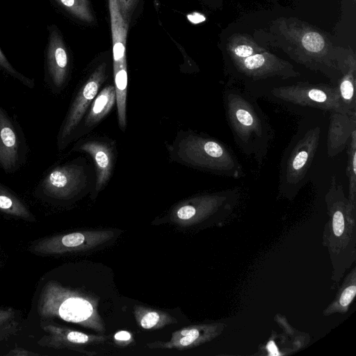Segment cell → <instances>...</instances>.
I'll list each match as a JSON object with an SVG mask.
<instances>
[{"label": "cell", "mask_w": 356, "mask_h": 356, "mask_svg": "<svg viewBox=\"0 0 356 356\" xmlns=\"http://www.w3.org/2000/svg\"><path fill=\"white\" fill-rule=\"evenodd\" d=\"M40 184L47 196L70 200L94 189L95 169L84 158H78L53 168Z\"/></svg>", "instance_id": "5b68a950"}, {"label": "cell", "mask_w": 356, "mask_h": 356, "mask_svg": "<svg viewBox=\"0 0 356 356\" xmlns=\"http://www.w3.org/2000/svg\"><path fill=\"white\" fill-rule=\"evenodd\" d=\"M112 39L113 44V72L127 67L126 38L128 24L122 17L116 0H108Z\"/></svg>", "instance_id": "d6986e66"}, {"label": "cell", "mask_w": 356, "mask_h": 356, "mask_svg": "<svg viewBox=\"0 0 356 356\" xmlns=\"http://www.w3.org/2000/svg\"><path fill=\"white\" fill-rule=\"evenodd\" d=\"M68 13L78 19L87 23L95 20L93 12L88 0H55Z\"/></svg>", "instance_id": "603a6c76"}, {"label": "cell", "mask_w": 356, "mask_h": 356, "mask_svg": "<svg viewBox=\"0 0 356 356\" xmlns=\"http://www.w3.org/2000/svg\"><path fill=\"white\" fill-rule=\"evenodd\" d=\"M254 38L262 47L281 49L297 63L336 83L340 77L338 47L327 34L308 22L296 17H280L254 31Z\"/></svg>", "instance_id": "6da1fadb"}, {"label": "cell", "mask_w": 356, "mask_h": 356, "mask_svg": "<svg viewBox=\"0 0 356 356\" xmlns=\"http://www.w3.org/2000/svg\"><path fill=\"white\" fill-rule=\"evenodd\" d=\"M114 236L111 230H90L70 233L56 240L58 252L83 251L93 249L110 241Z\"/></svg>", "instance_id": "ac0fdd59"}, {"label": "cell", "mask_w": 356, "mask_h": 356, "mask_svg": "<svg viewBox=\"0 0 356 356\" xmlns=\"http://www.w3.org/2000/svg\"><path fill=\"white\" fill-rule=\"evenodd\" d=\"M116 1L122 17L127 24L130 23L141 0H116Z\"/></svg>", "instance_id": "484cf974"}, {"label": "cell", "mask_w": 356, "mask_h": 356, "mask_svg": "<svg viewBox=\"0 0 356 356\" xmlns=\"http://www.w3.org/2000/svg\"><path fill=\"white\" fill-rule=\"evenodd\" d=\"M113 341L116 346L126 347L134 342L131 332L127 330H120L113 335Z\"/></svg>", "instance_id": "4316f807"}, {"label": "cell", "mask_w": 356, "mask_h": 356, "mask_svg": "<svg viewBox=\"0 0 356 356\" xmlns=\"http://www.w3.org/2000/svg\"><path fill=\"white\" fill-rule=\"evenodd\" d=\"M0 70H2L13 76L15 79L19 81L24 86L29 88H33L35 86L34 81L29 77H26L17 72L8 62L6 56L0 49Z\"/></svg>", "instance_id": "d4e9b609"}, {"label": "cell", "mask_w": 356, "mask_h": 356, "mask_svg": "<svg viewBox=\"0 0 356 356\" xmlns=\"http://www.w3.org/2000/svg\"><path fill=\"white\" fill-rule=\"evenodd\" d=\"M214 333L211 325H196L182 327L172 333L166 341H154L146 344L150 349H175L184 350L196 347L211 339Z\"/></svg>", "instance_id": "9a60e30c"}, {"label": "cell", "mask_w": 356, "mask_h": 356, "mask_svg": "<svg viewBox=\"0 0 356 356\" xmlns=\"http://www.w3.org/2000/svg\"><path fill=\"white\" fill-rule=\"evenodd\" d=\"M270 355H277L279 353L273 341H270L267 346Z\"/></svg>", "instance_id": "f1b7e54d"}, {"label": "cell", "mask_w": 356, "mask_h": 356, "mask_svg": "<svg viewBox=\"0 0 356 356\" xmlns=\"http://www.w3.org/2000/svg\"><path fill=\"white\" fill-rule=\"evenodd\" d=\"M134 314L138 325L143 330H159L178 323L168 312L143 305H135Z\"/></svg>", "instance_id": "44dd1931"}, {"label": "cell", "mask_w": 356, "mask_h": 356, "mask_svg": "<svg viewBox=\"0 0 356 356\" xmlns=\"http://www.w3.org/2000/svg\"><path fill=\"white\" fill-rule=\"evenodd\" d=\"M97 296L79 291L59 289L57 314L63 320L104 334L105 323L99 313Z\"/></svg>", "instance_id": "ba28073f"}, {"label": "cell", "mask_w": 356, "mask_h": 356, "mask_svg": "<svg viewBox=\"0 0 356 356\" xmlns=\"http://www.w3.org/2000/svg\"><path fill=\"white\" fill-rule=\"evenodd\" d=\"M47 69L51 84L56 92H59L66 85L69 72V56L56 29H51L47 47Z\"/></svg>", "instance_id": "5bb4252c"}, {"label": "cell", "mask_w": 356, "mask_h": 356, "mask_svg": "<svg viewBox=\"0 0 356 356\" xmlns=\"http://www.w3.org/2000/svg\"><path fill=\"white\" fill-rule=\"evenodd\" d=\"M356 293V286L355 285H352L348 286L342 293L339 302L341 306L346 307L348 306L353 299L354 298Z\"/></svg>", "instance_id": "83f0119b"}, {"label": "cell", "mask_w": 356, "mask_h": 356, "mask_svg": "<svg viewBox=\"0 0 356 356\" xmlns=\"http://www.w3.org/2000/svg\"><path fill=\"white\" fill-rule=\"evenodd\" d=\"M72 151L84 152L92 159L95 172L93 192L96 196L112 177L117 156L115 141L105 137L83 138L74 145Z\"/></svg>", "instance_id": "30bf717a"}, {"label": "cell", "mask_w": 356, "mask_h": 356, "mask_svg": "<svg viewBox=\"0 0 356 356\" xmlns=\"http://www.w3.org/2000/svg\"><path fill=\"white\" fill-rule=\"evenodd\" d=\"M321 127L310 126L298 130L282 157L279 190L285 195H296L307 182L308 172L318 149Z\"/></svg>", "instance_id": "277c9868"}, {"label": "cell", "mask_w": 356, "mask_h": 356, "mask_svg": "<svg viewBox=\"0 0 356 356\" xmlns=\"http://www.w3.org/2000/svg\"><path fill=\"white\" fill-rule=\"evenodd\" d=\"M0 209L15 214H26L27 211L19 199L0 183Z\"/></svg>", "instance_id": "cb8c5ba5"}, {"label": "cell", "mask_w": 356, "mask_h": 356, "mask_svg": "<svg viewBox=\"0 0 356 356\" xmlns=\"http://www.w3.org/2000/svg\"><path fill=\"white\" fill-rule=\"evenodd\" d=\"M253 37L242 33L232 34L227 40L226 51L232 62L266 51Z\"/></svg>", "instance_id": "ffe728a7"}, {"label": "cell", "mask_w": 356, "mask_h": 356, "mask_svg": "<svg viewBox=\"0 0 356 356\" xmlns=\"http://www.w3.org/2000/svg\"><path fill=\"white\" fill-rule=\"evenodd\" d=\"M234 192L229 190L204 194L181 201L172 209L170 220L181 227L194 225L213 213Z\"/></svg>", "instance_id": "7c38bea8"}, {"label": "cell", "mask_w": 356, "mask_h": 356, "mask_svg": "<svg viewBox=\"0 0 356 356\" xmlns=\"http://www.w3.org/2000/svg\"><path fill=\"white\" fill-rule=\"evenodd\" d=\"M222 104L236 144L261 167L274 136L267 116L253 96L235 88L223 90Z\"/></svg>", "instance_id": "7a4b0ae2"}, {"label": "cell", "mask_w": 356, "mask_h": 356, "mask_svg": "<svg viewBox=\"0 0 356 356\" xmlns=\"http://www.w3.org/2000/svg\"><path fill=\"white\" fill-rule=\"evenodd\" d=\"M167 149L170 159L181 165L234 179L245 176L243 166L232 150L210 136L180 130Z\"/></svg>", "instance_id": "3957f363"}, {"label": "cell", "mask_w": 356, "mask_h": 356, "mask_svg": "<svg viewBox=\"0 0 356 356\" xmlns=\"http://www.w3.org/2000/svg\"><path fill=\"white\" fill-rule=\"evenodd\" d=\"M355 130L356 115L331 112L327 140L329 156L334 157L341 152Z\"/></svg>", "instance_id": "e0dca14e"}, {"label": "cell", "mask_w": 356, "mask_h": 356, "mask_svg": "<svg viewBox=\"0 0 356 356\" xmlns=\"http://www.w3.org/2000/svg\"><path fill=\"white\" fill-rule=\"evenodd\" d=\"M106 78L107 64L102 63L90 72L79 88L58 134L59 150L64 149L71 143L76 129Z\"/></svg>", "instance_id": "52a82bcc"}, {"label": "cell", "mask_w": 356, "mask_h": 356, "mask_svg": "<svg viewBox=\"0 0 356 356\" xmlns=\"http://www.w3.org/2000/svg\"><path fill=\"white\" fill-rule=\"evenodd\" d=\"M27 147L22 131L0 106V166L8 173L23 165Z\"/></svg>", "instance_id": "8fae6325"}, {"label": "cell", "mask_w": 356, "mask_h": 356, "mask_svg": "<svg viewBox=\"0 0 356 356\" xmlns=\"http://www.w3.org/2000/svg\"><path fill=\"white\" fill-rule=\"evenodd\" d=\"M337 63L340 77L337 81L343 110L356 115L355 87L356 83V55L350 47H338Z\"/></svg>", "instance_id": "4fadbf2b"}, {"label": "cell", "mask_w": 356, "mask_h": 356, "mask_svg": "<svg viewBox=\"0 0 356 356\" xmlns=\"http://www.w3.org/2000/svg\"><path fill=\"white\" fill-rule=\"evenodd\" d=\"M346 175L348 179L349 198L348 205L354 207L356 197V130L354 131L347 144Z\"/></svg>", "instance_id": "7402d4cb"}, {"label": "cell", "mask_w": 356, "mask_h": 356, "mask_svg": "<svg viewBox=\"0 0 356 356\" xmlns=\"http://www.w3.org/2000/svg\"><path fill=\"white\" fill-rule=\"evenodd\" d=\"M270 94L275 99L286 104L330 113L336 111L346 113L341 104L337 86L298 82L274 88L270 90Z\"/></svg>", "instance_id": "8992f818"}, {"label": "cell", "mask_w": 356, "mask_h": 356, "mask_svg": "<svg viewBox=\"0 0 356 356\" xmlns=\"http://www.w3.org/2000/svg\"><path fill=\"white\" fill-rule=\"evenodd\" d=\"M208 1H220V0H208Z\"/></svg>", "instance_id": "f546056e"}, {"label": "cell", "mask_w": 356, "mask_h": 356, "mask_svg": "<svg viewBox=\"0 0 356 356\" xmlns=\"http://www.w3.org/2000/svg\"><path fill=\"white\" fill-rule=\"evenodd\" d=\"M116 104L114 85H107L98 92L83 120L76 129L72 140L91 131L110 113Z\"/></svg>", "instance_id": "2e32d148"}, {"label": "cell", "mask_w": 356, "mask_h": 356, "mask_svg": "<svg viewBox=\"0 0 356 356\" xmlns=\"http://www.w3.org/2000/svg\"><path fill=\"white\" fill-rule=\"evenodd\" d=\"M232 63L238 76L251 81L274 77L286 79L300 76L291 63L267 50Z\"/></svg>", "instance_id": "9c48e42d"}]
</instances>
